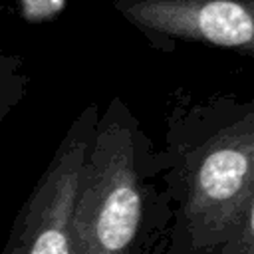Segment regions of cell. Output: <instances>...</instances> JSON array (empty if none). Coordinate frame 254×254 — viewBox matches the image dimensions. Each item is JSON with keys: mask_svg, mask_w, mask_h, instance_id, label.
Listing matches in <instances>:
<instances>
[{"mask_svg": "<svg viewBox=\"0 0 254 254\" xmlns=\"http://www.w3.org/2000/svg\"><path fill=\"white\" fill-rule=\"evenodd\" d=\"M161 157L171 206L167 254H216L254 222L252 99H179L167 117Z\"/></svg>", "mask_w": 254, "mask_h": 254, "instance_id": "cell-1", "label": "cell"}, {"mask_svg": "<svg viewBox=\"0 0 254 254\" xmlns=\"http://www.w3.org/2000/svg\"><path fill=\"white\" fill-rule=\"evenodd\" d=\"M163 157L121 97L99 113L75 192L71 254H143L171 220Z\"/></svg>", "mask_w": 254, "mask_h": 254, "instance_id": "cell-2", "label": "cell"}, {"mask_svg": "<svg viewBox=\"0 0 254 254\" xmlns=\"http://www.w3.org/2000/svg\"><path fill=\"white\" fill-rule=\"evenodd\" d=\"M97 117L99 107L89 103L71 121L20 206L2 254H71V212Z\"/></svg>", "mask_w": 254, "mask_h": 254, "instance_id": "cell-3", "label": "cell"}, {"mask_svg": "<svg viewBox=\"0 0 254 254\" xmlns=\"http://www.w3.org/2000/svg\"><path fill=\"white\" fill-rule=\"evenodd\" d=\"M113 8L157 52L187 42L254 58V0H113Z\"/></svg>", "mask_w": 254, "mask_h": 254, "instance_id": "cell-4", "label": "cell"}]
</instances>
